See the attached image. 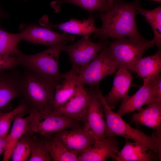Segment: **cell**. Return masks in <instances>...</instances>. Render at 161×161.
<instances>
[{
	"instance_id": "cell-24",
	"label": "cell",
	"mask_w": 161,
	"mask_h": 161,
	"mask_svg": "<svg viewBox=\"0 0 161 161\" xmlns=\"http://www.w3.org/2000/svg\"><path fill=\"white\" fill-rule=\"evenodd\" d=\"M137 13L143 15L151 25L153 30L154 45L161 49V7L160 6L151 10L137 8Z\"/></svg>"
},
{
	"instance_id": "cell-11",
	"label": "cell",
	"mask_w": 161,
	"mask_h": 161,
	"mask_svg": "<svg viewBox=\"0 0 161 161\" xmlns=\"http://www.w3.org/2000/svg\"><path fill=\"white\" fill-rule=\"evenodd\" d=\"M21 40L35 44H43L51 47L66 44L75 39L74 35L64 32L60 34L48 28L34 25H27L19 33Z\"/></svg>"
},
{
	"instance_id": "cell-17",
	"label": "cell",
	"mask_w": 161,
	"mask_h": 161,
	"mask_svg": "<svg viewBox=\"0 0 161 161\" xmlns=\"http://www.w3.org/2000/svg\"><path fill=\"white\" fill-rule=\"evenodd\" d=\"M44 26L50 29H58L66 33H69L89 38L98 28L95 26V20L92 16L87 19L78 20L72 19L69 21L59 24H53L44 19Z\"/></svg>"
},
{
	"instance_id": "cell-26",
	"label": "cell",
	"mask_w": 161,
	"mask_h": 161,
	"mask_svg": "<svg viewBox=\"0 0 161 161\" xmlns=\"http://www.w3.org/2000/svg\"><path fill=\"white\" fill-rule=\"evenodd\" d=\"M30 111L24 104L20 103L13 110L8 112H0V138H4L8 134L10 125L14 119L21 114L30 113Z\"/></svg>"
},
{
	"instance_id": "cell-1",
	"label": "cell",
	"mask_w": 161,
	"mask_h": 161,
	"mask_svg": "<svg viewBox=\"0 0 161 161\" xmlns=\"http://www.w3.org/2000/svg\"><path fill=\"white\" fill-rule=\"evenodd\" d=\"M139 2L136 0L128 3L115 0L107 11L99 14L102 26L94 33V38L101 41L125 37L145 39L140 34L136 26L135 18L137 8L140 5Z\"/></svg>"
},
{
	"instance_id": "cell-18",
	"label": "cell",
	"mask_w": 161,
	"mask_h": 161,
	"mask_svg": "<svg viewBox=\"0 0 161 161\" xmlns=\"http://www.w3.org/2000/svg\"><path fill=\"white\" fill-rule=\"evenodd\" d=\"M161 71V49L152 55L140 58L132 71L143 79V83H148L159 75Z\"/></svg>"
},
{
	"instance_id": "cell-12",
	"label": "cell",
	"mask_w": 161,
	"mask_h": 161,
	"mask_svg": "<svg viewBox=\"0 0 161 161\" xmlns=\"http://www.w3.org/2000/svg\"><path fill=\"white\" fill-rule=\"evenodd\" d=\"M22 74L15 69L0 72V112L11 109V102L21 97Z\"/></svg>"
},
{
	"instance_id": "cell-23",
	"label": "cell",
	"mask_w": 161,
	"mask_h": 161,
	"mask_svg": "<svg viewBox=\"0 0 161 161\" xmlns=\"http://www.w3.org/2000/svg\"><path fill=\"white\" fill-rule=\"evenodd\" d=\"M42 138L53 161H79L78 157L69 151L55 137L52 136L49 138Z\"/></svg>"
},
{
	"instance_id": "cell-25",
	"label": "cell",
	"mask_w": 161,
	"mask_h": 161,
	"mask_svg": "<svg viewBox=\"0 0 161 161\" xmlns=\"http://www.w3.org/2000/svg\"><path fill=\"white\" fill-rule=\"evenodd\" d=\"M33 135V134L26 133L17 141L11 154L12 161H28L31 154Z\"/></svg>"
},
{
	"instance_id": "cell-22",
	"label": "cell",
	"mask_w": 161,
	"mask_h": 161,
	"mask_svg": "<svg viewBox=\"0 0 161 161\" xmlns=\"http://www.w3.org/2000/svg\"><path fill=\"white\" fill-rule=\"evenodd\" d=\"M61 83L55 87L53 103V112L67 102L81 84L75 76L62 74Z\"/></svg>"
},
{
	"instance_id": "cell-9",
	"label": "cell",
	"mask_w": 161,
	"mask_h": 161,
	"mask_svg": "<svg viewBox=\"0 0 161 161\" xmlns=\"http://www.w3.org/2000/svg\"><path fill=\"white\" fill-rule=\"evenodd\" d=\"M99 86L94 88L87 89L90 100L84 116L81 121L82 128L95 135L97 140L106 138V125L103 110L99 99Z\"/></svg>"
},
{
	"instance_id": "cell-29",
	"label": "cell",
	"mask_w": 161,
	"mask_h": 161,
	"mask_svg": "<svg viewBox=\"0 0 161 161\" xmlns=\"http://www.w3.org/2000/svg\"><path fill=\"white\" fill-rule=\"evenodd\" d=\"M61 2L76 5L90 13L96 11L103 12L110 8L107 0H61Z\"/></svg>"
},
{
	"instance_id": "cell-32",
	"label": "cell",
	"mask_w": 161,
	"mask_h": 161,
	"mask_svg": "<svg viewBox=\"0 0 161 161\" xmlns=\"http://www.w3.org/2000/svg\"><path fill=\"white\" fill-rule=\"evenodd\" d=\"M115 0H107L109 6L110 7L113 4Z\"/></svg>"
},
{
	"instance_id": "cell-5",
	"label": "cell",
	"mask_w": 161,
	"mask_h": 161,
	"mask_svg": "<svg viewBox=\"0 0 161 161\" xmlns=\"http://www.w3.org/2000/svg\"><path fill=\"white\" fill-rule=\"evenodd\" d=\"M154 45L153 39L148 40L123 37L116 39L108 47L117 64V69L123 67L131 72L145 51Z\"/></svg>"
},
{
	"instance_id": "cell-30",
	"label": "cell",
	"mask_w": 161,
	"mask_h": 161,
	"mask_svg": "<svg viewBox=\"0 0 161 161\" xmlns=\"http://www.w3.org/2000/svg\"><path fill=\"white\" fill-rule=\"evenodd\" d=\"M19 65L18 61L15 56L0 55V72L14 69Z\"/></svg>"
},
{
	"instance_id": "cell-4",
	"label": "cell",
	"mask_w": 161,
	"mask_h": 161,
	"mask_svg": "<svg viewBox=\"0 0 161 161\" xmlns=\"http://www.w3.org/2000/svg\"><path fill=\"white\" fill-rule=\"evenodd\" d=\"M66 44H61L37 54L26 55L19 50L15 55L20 65L39 75L55 87L63 78L59 70L60 52Z\"/></svg>"
},
{
	"instance_id": "cell-28",
	"label": "cell",
	"mask_w": 161,
	"mask_h": 161,
	"mask_svg": "<svg viewBox=\"0 0 161 161\" xmlns=\"http://www.w3.org/2000/svg\"><path fill=\"white\" fill-rule=\"evenodd\" d=\"M29 161H53L43 139L33 135Z\"/></svg>"
},
{
	"instance_id": "cell-15",
	"label": "cell",
	"mask_w": 161,
	"mask_h": 161,
	"mask_svg": "<svg viewBox=\"0 0 161 161\" xmlns=\"http://www.w3.org/2000/svg\"><path fill=\"white\" fill-rule=\"evenodd\" d=\"M89 100V94L87 89L81 84L74 95L67 102L53 112L67 116L81 122Z\"/></svg>"
},
{
	"instance_id": "cell-10",
	"label": "cell",
	"mask_w": 161,
	"mask_h": 161,
	"mask_svg": "<svg viewBox=\"0 0 161 161\" xmlns=\"http://www.w3.org/2000/svg\"><path fill=\"white\" fill-rule=\"evenodd\" d=\"M52 136L58 139L78 157L90 148L97 140L92 133L81 128L63 130Z\"/></svg>"
},
{
	"instance_id": "cell-8",
	"label": "cell",
	"mask_w": 161,
	"mask_h": 161,
	"mask_svg": "<svg viewBox=\"0 0 161 161\" xmlns=\"http://www.w3.org/2000/svg\"><path fill=\"white\" fill-rule=\"evenodd\" d=\"M107 46L106 43L94 42L89 37H83L72 45H64L62 50L67 53L72 66L70 70L65 74L76 76Z\"/></svg>"
},
{
	"instance_id": "cell-7",
	"label": "cell",
	"mask_w": 161,
	"mask_h": 161,
	"mask_svg": "<svg viewBox=\"0 0 161 161\" xmlns=\"http://www.w3.org/2000/svg\"><path fill=\"white\" fill-rule=\"evenodd\" d=\"M117 69V64L107 45L75 77L83 86L86 84L89 86V88H94L99 86L103 78L114 73Z\"/></svg>"
},
{
	"instance_id": "cell-2",
	"label": "cell",
	"mask_w": 161,
	"mask_h": 161,
	"mask_svg": "<svg viewBox=\"0 0 161 161\" xmlns=\"http://www.w3.org/2000/svg\"><path fill=\"white\" fill-rule=\"evenodd\" d=\"M98 92L105 119L106 138L112 136H119L126 139L132 140L147 151H151L156 153L159 159L161 160V132L156 131L149 136L139 129L133 128L123 119L122 116L110 108L99 89Z\"/></svg>"
},
{
	"instance_id": "cell-13",
	"label": "cell",
	"mask_w": 161,
	"mask_h": 161,
	"mask_svg": "<svg viewBox=\"0 0 161 161\" xmlns=\"http://www.w3.org/2000/svg\"><path fill=\"white\" fill-rule=\"evenodd\" d=\"M116 112L122 116L135 111H138L145 105L154 101H161L159 98L156 89L152 80L142 86L134 95L123 99Z\"/></svg>"
},
{
	"instance_id": "cell-20",
	"label": "cell",
	"mask_w": 161,
	"mask_h": 161,
	"mask_svg": "<svg viewBox=\"0 0 161 161\" xmlns=\"http://www.w3.org/2000/svg\"><path fill=\"white\" fill-rule=\"evenodd\" d=\"M142 146L126 139L125 144L118 151L114 160L117 161H151L159 160L158 154L154 152H148Z\"/></svg>"
},
{
	"instance_id": "cell-21",
	"label": "cell",
	"mask_w": 161,
	"mask_h": 161,
	"mask_svg": "<svg viewBox=\"0 0 161 161\" xmlns=\"http://www.w3.org/2000/svg\"><path fill=\"white\" fill-rule=\"evenodd\" d=\"M33 114V112H31L25 118L22 117L24 114H21L14 119L10 132L6 137V145L3 153V161L9 160L16 143L23 135L27 133Z\"/></svg>"
},
{
	"instance_id": "cell-33",
	"label": "cell",
	"mask_w": 161,
	"mask_h": 161,
	"mask_svg": "<svg viewBox=\"0 0 161 161\" xmlns=\"http://www.w3.org/2000/svg\"><path fill=\"white\" fill-rule=\"evenodd\" d=\"M153 0L154 1H158L159 2H160L161 1V0Z\"/></svg>"
},
{
	"instance_id": "cell-16",
	"label": "cell",
	"mask_w": 161,
	"mask_h": 161,
	"mask_svg": "<svg viewBox=\"0 0 161 161\" xmlns=\"http://www.w3.org/2000/svg\"><path fill=\"white\" fill-rule=\"evenodd\" d=\"M117 69L111 89L104 96L107 103L112 109L118 104L119 100L129 96L128 92L133 78L131 72L126 68L120 67Z\"/></svg>"
},
{
	"instance_id": "cell-3",
	"label": "cell",
	"mask_w": 161,
	"mask_h": 161,
	"mask_svg": "<svg viewBox=\"0 0 161 161\" xmlns=\"http://www.w3.org/2000/svg\"><path fill=\"white\" fill-rule=\"evenodd\" d=\"M55 88L39 75L26 69L22 74L20 103L27 106L30 113L32 111L52 112Z\"/></svg>"
},
{
	"instance_id": "cell-19",
	"label": "cell",
	"mask_w": 161,
	"mask_h": 161,
	"mask_svg": "<svg viewBox=\"0 0 161 161\" xmlns=\"http://www.w3.org/2000/svg\"><path fill=\"white\" fill-rule=\"evenodd\" d=\"M132 115L131 121L161 132V101H154Z\"/></svg>"
},
{
	"instance_id": "cell-27",
	"label": "cell",
	"mask_w": 161,
	"mask_h": 161,
	"mask_svg": "<svg viewBox=\"0 0 161 161\" xmlns=\"http://www.w3.org/2000/svg\"><path fill=\"white\" fill-rule=\"evenodd\" d=\"M21 40L19 34H13L0 28V55L15 56L18 52V44Z\"/></svg>"
},
{
	"instance_id": "cell-6",
	"label": "cell",
	"mask_w": 161,
	"mask_h": 161,
	"mask_svg": "<svg viewBox=\"0 0 161 161\" xmlns=\"http://www.w3.org/2000/svg\"><path fill=\"white\" fill-rule=\"evenodd\" d=\"M32 112L33 115L27 133H37L41 137L47 139L63 130L82 128L81 121L65 115Z\"/></svg>"
},
{
	"instance_id": "cell-31",
	"label": "cell",
	"mask_w": 161,
	"mask_h": 161,
	"mask_svg": "<svg viewBox=\"0 0 161 161\" xmlns=\"http://www.w3.org/2000/svg\"><path fill=\"white\" fill-rule=\"evenodd\" d=\"M6 145V137L0 138V155L4 152Z\"/></svg>"
},
{
	"instance_id": "cell-14",
	"label": "cell",
	"mask_w": 161,
	"mask_h": 161,
	"mask_svg": "<svg viewBox=\"0 0 161 161\" xmlns=\"http://www.w3.org/2000/svg\"><path fill=\"white\" fill-rule=\"evenodd\" d=\"M119 149L117 136L97 140L89 149L78 157L79 161H104L109 158L114 160Z\"/></svg>"
}]
</instances>
